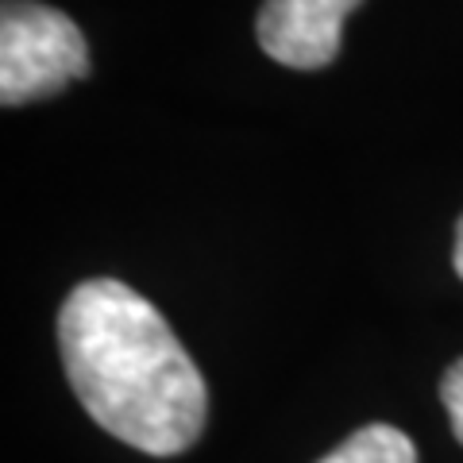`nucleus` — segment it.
<instances>
[{
	"mask_svg": "<svg viewBox=\"0 0 463 463\" xmlns=\"http://www.w3.org/2000/svg\"><path fill=\"white\" fill-rule=\"evenodd\" d=\"M456 274L463 279V216H459V224H456Z\"/></svg>",
	"mask_w": 463,
	"mask_h": 463,
	"instance_id": "obj_6",
	"label": "nucleus"
},
{
	"mask_svg": "<svg viewBox=\"0 0 463 463\" xmlns=\"http://www.w3.org/2000/svg\"><path fill=\"white\" fill-rule=\"evenodd\" d=\"M66 379L93 421L147 456H178L205 429L209 394L166 317L132 286L90 279L58 309Z\"/></svg>",
	"mask_w": 463,
	"mask_h": 463,
	"instance_id": "obj_1",
	"label": "nucleus"
},
{
	"mask_svg": "<svg viewBox=\"0 0 463 463\" xmlns=\"http://www.w3.org/2000/svg\"><path fill=\"white\" fill-rule=\"evenodd\" d=\"M440 402H444V410H448V421H452L456 440L463 444V359H456V364L444 371V379H440Z\"/></svg>",
	"mask_w": 463,
	"mask_h": 463,
	"instance_id": "obj_5",
	"label": "nucleus"
},
{
	"mask_svg": "<svg viewBox=\"0 0 463 463\" xmlns=\"http://www.w3.org/2000/svg\"><path fill=\"white\" fill-rule=\"evenodd\" d=\"M90 74L78 24L39 0H5L0 8V100L5 109L62 93Z\"/></svg>",
	"mask_w": 463,
	"mask_h": 463,
	"instance_id": "obj_2",
	"label": "nucleus"
},
{
	"mask_svg": "<svg viewBox=\"0 0 463 463\" xmlns=\"http://www.w3.org/2000/svg\"><path fill=\"white\" fill-rule=\"evenodd\" d=\"M321 463H417V448L394 425H367L352 432Z\"/></svg>",
	"mask_w": 463,
	"mask_h": 463,
	"instance_id": "obj_4",
	"label": "nucleus"
},
{
	"mask_svg": "<svg viewBox=\"0 0 463 463\" xmlns=\"http://www.w3.org/2000/svg\"><path fill=\"white\" fill-rule=\"evenodd\" d=\"M359 0H267L259 8L255 35L274 62L294 70H321L340 51L347 12Z\"/></svg>",
	"mask_w": 463,
	"mask_h": 463,
	"instance_id": "obj_3",
	"label": "nucleus"
}]
</instances>
